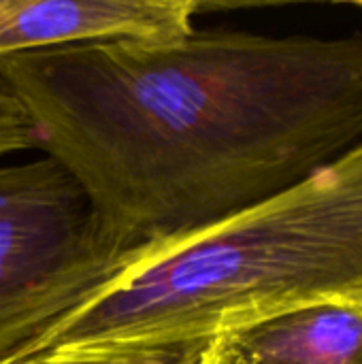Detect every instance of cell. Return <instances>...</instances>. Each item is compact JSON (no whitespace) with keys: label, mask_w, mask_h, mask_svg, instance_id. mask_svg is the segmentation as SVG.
<instances>
[{"label":"cell","mask_w":362,"mask_h":364,"mask_svg":"<svg viewBox=\"0 0 362 364\" xmlns=\"http://www.w3.org/2000/svg\"><path fill=\"white\" fill-rule=\"evenodd\" d=\"M196 0H0V55L190 36Z\"/></svg>","instance_id":"3"},{"label":"cell","mask_w":362,"mask_h":364,"mask_svg":"<svg viewBox=\"0 0 362 364\" xmlns=\"http://www.w3.org/2000/svg\"><path fill=\"white\" fill-rule=\"evenodd\" d=\"M0 87L134 252L252 209L362 141V34L213 28L11 53Z\"/></svg>","instance_id":"1"},{"label":"cell","mask_w":362,"mask_h":364,"mask_svg":"<svg viewBox=\"0 0 362 364\" xmlns=\"http://www.w3.org/2000/svg\"><path fill=\"white\" fill-rule=\"evenodd\" d=\"M196 356H85V358H28L13 364H194Z\"/></svg>","instance_id":"6"},{"label":"cell","mask_w":362,"mask_h":364,"mask_svg":"<svg viewBox=\"0 0 362 364\" xmlns=\"http://www.w3.org/2000/svg\"><path fill=\"white\" fill-rule=\"evenodd\" d=\"M358 6H361V9H362V2H361V4H358Z\"/></svg>","instance_id":"7"},{"label":"cell","mask_w":362,"mask_h":364,"mask_svg":"<svg viewBox=\"0 0 362 364\" xmlns=\"http://www.w3.org/2000/svg\"><path fill=\"white\" fill-rule=\"evenodd\" d=\"M28 149H38V130L23 105L0 87V158Z\"/></svg>","instance_id":"5"},{"label":"cell","mask_w":362,"mask_h":364,"mask_svg":"<svg viewBox=\"0 0 362 364\" xmlns=\"http://www.w3.org/2000/svg\"><path fill=\"white\" fill-rule=\"evenodd\" d=\"M194 364H362V305L297 307L230 331Z\"/></svg>","instance_id":"4"},{"label":"cell","mask_w":362,"mask_h":364,"mask_svg":"<svg viewBox=\"0 0 362 364\" xmlns=\"http://www.w3.org/2000/svg\"><path fill=\"white\" fill-rule=\"evenodd\" d=\"M151 250L117 243L55 158L0 166V364L26 358Z\"/></svg>","instance_id":"2"}]
</instances>
